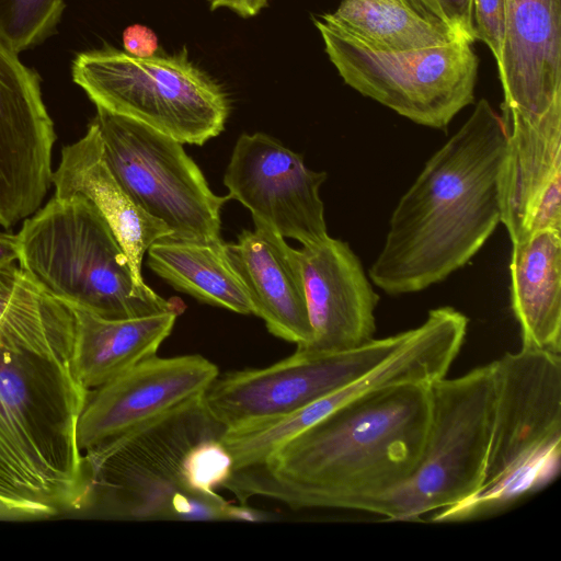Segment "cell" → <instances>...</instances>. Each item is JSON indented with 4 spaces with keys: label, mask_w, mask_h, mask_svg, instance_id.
Listing matches in <instances>:
<instances>
[{
    "label": "cell",
    "mask_w": 561,
    "mask_h": 561,
    "mask_svg": "<svg viewBox=\"0 0 561 561\" xmlns=\"http://www.w3.org/2000/svg\"><path fill=\"white\" fill-rule=\"evenodd\" d=\"M471 8L477 38L489 47L497 64L505 38V0H471Z\"/></svg>",
    "instance_id": "obj_25"
},
{
    "label": "cell",
    "mask_w": 561,
    "mask_h": 561,
    "mask_svg": "<svg viewBox=\"0 0 561 561\" xmlns=\"http://www.w3.org/2000/svg\"><path fill=\"white\" fill-rule=\"evenodd\" d=\"M75 344L73 308L0 320V520L85 508L78 427L90 390L76 373Z\"/></svg>",
    "instance_id": "obj_1"
},
{
    "label": "cell",
    "mask_w": 561,
    "mask_h": 561,
    "mask_svg": "<svg viewBox=\"0 0 561 561\" xmlns=\"http://www.w3.org/2000/svg\"><path fill=\"white\" fill-rule=\"evenodd\" d=\"M226 427L202 396L113 439L84 450L89 480L85 508L111 518L249 520L266 515L203 494L191 483L193 450Z\"/></svg>",
    "instance_id": "obj_4"
},
{
    "label": "cell",
    "mask_w": 561,
    "mask_h": 561,
    "mask_svg": "<svg viewBox=\"0 0 561 561\" xmlns=\"http://www.w3.org/2000/svg\"><path fill=\"white\" fill-rule=\"evenodd\" d=\"M219 375L201 355L141 360L89 391L79 420V444L87 450L130 432L201 397Z\"/></svg>",
    "instance_id": "obj_14"
},
{
    "label": "cell",
    "mask_w": 561,
    "mask_h": 561,
    "mask_svg": "<svg viewBox=\"0 0 561 561\" xmlns=\"http://www.w3.org/2000/svg\"><path fill=\"white\" fill-rule=\"evenodd\" d=\"M225 244L224 241L202 242L167 236L149 247L147 263L176 290L213 306L250 314V300L229 262Z\"/></svg>",
    "instance_id": "obj_22"
},
{
    "label": "cell",
    "mask_w": 561,
    "mask_h": 561,
    "mask_svg": "<svg viewBox=\"0 0 561 561\" xmlns=\"http://www.w3.org/2000/svg\"><path fill=\"white\" fill-rule=\"evenodd\" d=\"M51 184L54 195H82L98 208L122 244L136 284L149 288L141 275L144 255L154 241L171 236V230L142 210L117 181L93 121L82 138L62 148Z\"/></svg>",
    "instance_id": "obj_19"
},
{
    "label": "cell",
    "mask_w": 561,
    "mask_h": 561,
    "mask_svg": "<svg viewBox=\"0 0 561 561\" xmlns=\"http://www.w3.org/2000/svg\"><path fill=\"white\" fill-rule=\"evenodd\" d=\"M561 230L512 243L511 300L522 347L561 354Z\"/></svg>",
    "instance_id": "obj_20"
},
{
    "label": "cell",
    "mask_w": 561,
    "mask_h": 561,
    "mask_svg": "<svg viewBox=\"0 0 561 561\" xmlns=\"http://www.w3.org/2000/svg\"><path fill=\"white\" fill-rule=\"evenodd\" d=\"M299 256L312 335L296 351L335 353L373 341L379 296L350 244L328 236Z\"/></svg>",
    "instance_id": "obj_15"
},
{
    "label": "cell",
    "mask_w": 561,
    "mask_h": 561,
    "mask_svg": "<svg viewBox=\"0 0 561 561\" xmlns=\"http://www.w3.org/2000/svg\"><path fill=\"white\" fill-rule=\"evenodd\" d=\"M501 111L507 138L501 224L512 243L561 230V105L539 116Z\"/></svg>",
    "instance_id": "obj_16"
},
{
    "label": "cell",
    "mask_w": 561,
    "mask_h": 561,
    "mask_svg": "<svg viewBox=\"0 0 561 561\" xmlns=\"http://www.w3.org/2000/svg\"><path fill=\"white\" fill-rule=\"evenodd\" d=\"M505 3L501 108L539 116L561 105V0Z\"/></svg>",
    "instance_id": "obj_17"
},
{
    "label": "cell",
    "mask_w": 561,
    "mask_h": 561,
    "mask_svg": "<svg viewBox=\"0 0 561 561\" xmlns=\"http://www.w3.org/2000/svg\"><path fill=\"white\" fill-rule=\"evenodd\" d=\"M494 413L484 474L465 502L433 523L497 514L546 488L561 468V354L522 347L491 363Z\"/></svg>",
    "instance_id": "obj_5"
},
{
    "label": "cell",
    "mask_w": 561,
    "mask_h": 561,
    "mask_svg": "<svg viewBox=\"0 0 561 561\" xmlns=\"http://www.w3.org/2000/svg\"><path fill=\"white\" fill-rule=\"evenodd\" d=\"M18 259V234L0 230V265L14 263Z\"/></svg>",
    "instance_id": "obj_29"
},
{
    "label": "cell",
    "mask_w": 561,
    "mask_h": 561,
    "mask_svg": "<svg viewBox=\"0 0 561 561\" xmlns=\"http://www.w3.org/2000/svg\"><path fill=\"white\" fill-rule=\"evenodd\" d=\"M506 157L501 116L481 99L397 203L371 282L411 294L465 266L501 222Z\"/></svg>",
    "instance_id": "obj_3"
},
{
    "label": "cell",
    "mask_w": 561,
    "mask_h": 561,
    "mask_svg": "<svg viewBox=\"0 0 561 561\" xmlns=\"http://www.w3.org/2000/svg\"><path fill=\"white\" fill-rule=\"evenodd\" d=\"M54 123L36 71L0 39V227L39 209L50 188Z\"/></svg>",
    "instance_id": "obj_13"
},
{
    "label": "cell",
    "mask_w": 561,
    "mask_h": 561,
    "mask_svg": "<svg viewBox=\"0 0 561 561\" xmlns=\"http://www.w3.org/2000/svg\"><path fill=\"white\" fill-rule=\"evenodd\" d=\"M431 419L421 460L412 476L389 494L376 515L414 522L455 506L480 488L494 413L491 364L431 385Z\"/></svg>",
    "instance_id": "obj_8"
},
{
    "label": "cell",
    "mask_w": 561,
    "mask_h": 561,
    "mask_svg": "<svg viewBox=\"0 0 561 561\" xmlns=\"http://www.w3.org/2000/svg\"><path fill=\"white\" fill-rule=\"evenodd\" d=\"M431 385L400 382L339 407L265 459L231 470L221 488L242 504L254 496L294 510L376 515L415 471L431 419Z\"/></svg>",
    "instance_id": "obj_2"
},
{
    "label": "cell",
    "mask_w": 561,
    "mask_h": 561,
    "mask_svg": "<svg viewBox=\"0 0 561 561\" xmlns=\"http://www.w3.org/2000/svg\"><path fill=\"white\" fill-rule=\"evenodd\" d=\"M93 122L113 174L142 210L169 227L170 237L222 241L220 210L229 197L210 190L182 142L102 107Z\"/></svg>",
    "instance_id": "obj_10"
},
{
    "label": "cell",
    "mask_w": 561,
    "mask_h": 561,
    "mask_svg": "<svg viewBox=\"0 0 561 561\" xmlns=\"http://www.w3.org/2000/svg\"><path fill=\"white\" fill-rule=\"evenodd\" d=\"M64 0H0V39L19 54L50 36L60 21Z\"/></svg>",
    "instance_id": "obj_24"
},
{
    "label": "cell",
    "mask_w": 561,
    "mask_h": 561,
    "mask_svg": "<svg viewBox=\"0 0 561 561\" xmlns=\"http://www.w3.org/2000/svg\"><path fill=\"white\" fill-rule=\"evenodd\" d=\"M442 21L459 42L474 44L477 38L472 20L471 0H414Z\"/></svg>",
    "instance_id": "obj_26"
},
{
    "label": "cell",
    "mask_w": 561,
    "mask_h": 561,
    "mask_svg": "<svg viewBox=\"0 0 561 561\" xmlns=\"http://www.w3.org/2000/svg\"><path fill=\"white\" fill-rule=\"evenodd\" d=\"M324 171L306 167L302 156L264 134L238 138L224 175L228 197L248 208L263 227L302 245L328 237L320 187Z\"/></svg>",
    "instance_id": "obj_12"
},
{
    "label": "cell",
    "mask_w": 561,
    "mask_h": 561,
    "mask_svg": "<svg viewBox=\"0 0 561 561\" xmlns=\"http://www.w3.org/2000/svg\"><path fill=\"white\" fill-rule=\"evenodd\" d=\"M75 368L81 383L95 389L144 359L156 355L170 335L175 311L136 318L107 319L75 309Z\"/></svg>",
    "instance_id": "obj_21"
},
{
    "label": "cell",
    "mask_w": 561,
    "mask_h": 561,
    "mask_svg": "<svg viewBox=\"0 0 561 561\" xmlns=\"http://www.w3.org/2000/svg\"><path fill=\"white\" fill-rule=\"evenodd\" d=\"M210 10L227 8L241 18H251L268 5V0H207Z\"/></svg>",
    "instance_id": "obj_28"
},
{
    "label": "cell",
    "mask_w": 561,
    "mask_h": 561,
    "mask_svg": "<svg viewBox=\"0 0 561 561\" xmlns=\"http://www.w3.org/2000/svg\"><path fill=\"white\" fill-rule=\"evenodd\" d=\"M123 46L127 54L139 58L151 57L159 50L156 33L142 24H133L124 30Z\"/></svg>",
    "instance_id": "obj_27"
},
{
    "label": "cell",
    "mask_w": 561,
    "mask_h": 561,
    "mask_svg": "<svg viewBox=\"0 0 561 561\" xmlns=\"http://www.w3.org/2000/svg\"><path fill=\"white\" fill-rule=\"evenodd\" d=\"M72 79L96 107L145 124L182 144L217 137L230 113L220 84L188 59L185 47L134 57L111 46L83 51Z\"/></svg>",
    "instance_id": "obj_7"
},
{
    "label": "cell",
    "mask_w": 561,
    "mask_h": 561,
    "mask_svg": "<svg viewBox=\"0 0 561 561\" xmlns=\"http://www.w3.org/2000/svg\"><path fill=\"white\" fill-rule=\"evenodd\" d=\"M16 234L19 266L75 309L125 319L165 311L181 314L185 308L180 299L138 287L112 228L82 195H54L24 219Z\"/></svg>",
    "instance_id": "obj_6"
},
{
    "label": "cell",
    "mask_w": 561,
    "mask_h": 561,
    "mask_svg": "<svg viewBox=\"0 0 561 561\" xmlns=\"http://www.w3.org/2000/svg\"><path fill=\"white\" fill-rule=\"evenodd\" d=\"M252 307L270 333L296 343L311 340L299 249L263 227L243 230L236 243L225 244Z\"/></svg>",
    "instance_id": "obj_18"
},
{
    "label": "cell",
    "mask_w": 561,
    "mask_h": 561,
    "mask_svg": "<svg viewBox=\"0 0 561 561\" xmlns=\"http://www.w3.org/2000/svg\"><path fill=\"white\" fill-rule=\"evenodd\" d=\"M413 334L414 329H410L335 353L296 351L265 368L218 375L202 400L226 430L278 417L367 375L402 348Z\"/></svg>",
    "instance_id": "obj_11"
},
{
    "label": "cell",
    "mask_w": 561,
    "mask_h": 561,
    "mask_svg": "<svg viewBox=\"0 0 561 561\" xmlns=\"http://www.w3.org/2000/svg\"><path fill=\"white\" fill-rule=\"evenodd\" d=\"M322 21L362 44L381 50H409L459 42L414 0H342Z\"/></svg>",
    "instance_id": "obj_23"
},
{
    "label": "cell",
    "mask_w": 561,
    "mask_h": 561,
    "mask_svg": "<svg viewBox=\"0 0 561 561\" xmlns=\"http://www.w3.org/2000/svg\"><path fill=\"white\" fill-rule=\"evenodd\" d=\"M343 81L415 124L444 129L474 101L479 59L462 42L409 50L368 47L313 19Z\"/></svg>",
    "instance_id": "obj_9"
}]
</instances>
